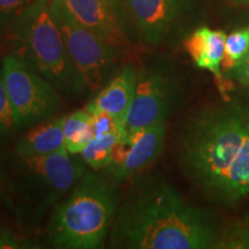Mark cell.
I'll return each instance as SVG.
<instances>
[{"instance_id":"1","label":"cell","mask_w":249,"mask_h":249,"mask_svg":"<svg viewBox=\"0 0 249 249\" xmlns=\"http://www.w3.org/2000/svg\"><path fill=\"white\" fill-rule=\"evenodd\" d=\"M177 156L205 200L224 207L248 202V99H224L193 112L180 130Z\"/></svg>"},{"instance_id":"2","label":"cell","mask_w":249,"mask_h":249,"mask_svg":"<svg viewBox=\"0 0 249 249\" xmlns=\"http://www.w3.org/2000/svg\"><path fill=\"white\" fill-rule=\"evenodd\" d=\"M220 224L187 202L166 180L134 177L118 204L107 238L116 249H216Z\"/></svg>"},{"instance_id":"3","label":"cell","mask_w":249,"mask_h":249,"mask_svg":"<svg viewBox=\"0 0 249 249\" xmlns=\"http://www.w3.org/2000/svg\"><path fill=\"white\" fill-rule=\"evenodd\" d=\"M87 170L80 155L66 150L23 157L14 150L0 154L1 204L24 230L34 231L66 196Z\"/></svg>"},{"instance_id":"4","label":"cell","mask_w":249,"mask_h":249,"mask_svg":"<svg viewBox=\"0 0 249 249\" xmlns=\"http://www.w3.org/2000/svg\"><path fill=\"white\" fill-rule=\"evenodd\" d=\"M119 185L105 172L86 170L50 213L49 245L58 249L104 247L121 197Z\"/></svg>"},{"instance_id":"5","label":"cell","mask_w":249,"mask_h":249,"mask_svg":"<svg viewBox=\"0 0 249 249\" xmlns=\"http://www.w3.org/2000/svg\"><path fill=\"white\" fill-rule=\"evenodd\" d=\"M13 53L53 85L64 97L81 98L88 91L74 66L51 13L50 0H37L11 28Z\"/></svg>"},{"instance_id":"6","label":"cell","mask_w":249,"mask_h":249,"mask_svg":"<svg viewBox=\"0 0 249 249\" xmlns=\"http://www.w3.org/2000/svg\"><path fill=\"white\" fill-rule=\"evenodd\" d=\"M182 98L181 80L169 60L157 58L141 62L136 67L135 93L124 130L135 132L167 123Z\"/></svg>"},{"instance_id":"7","label":"cell","mask_w":249,"mask_h":249,"mask_svg":"<svg viewBox=\"0 0 249 249\" xmlns=\"http://www.w3.org/2000/svg\"><path fill=\"white\" fill-rule=\"evenodd\" d=\"M51 13L65 46L90 92H98L119 71L123 49L112 45L80 24L59 2L51 0Z\"/></svg>"},{"instance_id":"8","label":"cell","mask_w":249,"mask_h":249,"mask_svg":"<svg viewBox=\"0 0 249 249\" xmlns=\"http://www.w3.org/2000/svg\"><path fill=\"white\" fill-rule=\"evenodd\" d=\"M1 70L18 132L60 116L64 96L50 81L14 53L5 55Z\"/></svg>"},{"instance_id":"9","label":"cell","mask_w":249,"mask_h":249,"mask_svg":"<svg viewBox=\"0 0 249 249\" xmlns=\"http://www.w3.org/2000/svg\"><path fill=\"white\" fill-rule=\"evenodd\" d=\"M121 20H129L144 43H169L191 9V0H114Z\"/></svg>"},{"instance_id":"10","label":"cell","mask_w":249,"mask_h":249,"mask_svg":"<svg viewBox=\"0 0 249 249\" xmlns=\"http://www.w3.org/2000/svg\"><path fill=\"white\" fill-rule=\"evenodd\" d=\"M167 123L123 134L111 163L104 169L119 183L132 180L158 160L165 148Z\"/></svg>"},{"instance_id":"11","label":"cell","mask_w":249,"mask_h":249,"mask_svg":"<svg viewBox=\"0 0 249 249\" xmlns=\"http://www.w3.org/2000/svg\"><path fill=\"white\" fill-rule=\"evenodd\" d=\"M80 24L112 45L124 50L128 35L114 0H54Z\"/></svg>"},{"instance_id":"12","label":"cell","mask_w":249,"mask_h":249,"mask_svg":"<svg viewBox=\"0 0 249 249\" xmlns=\"http://www.w3.org/2000/svg\"><path fill=\"white\" fill-rule=\"evenodd\" d=\"M136 66L129 62L121 65L119 71L104 88L96 92L86 107L90 113H107L124 127L135 93Z\"/></svg>"},{"instance_id":"13","label":"cell","mask_w":249,"mask_h":249,"mask_svg":"<svg viewBox=\"0 0 249 249\" xmlns=\"http://www.w3.org/2000/svg\"><path fill=\"white\" fill-rule=\"evenodd\" d=\"M226 33L208 27H200L183 40V48L200 70L213 74L222 82V66L225 55Z\"/></svg>"},{"instance_id":"14","label":"cell","mask_w":249,"mask_h":249,"mask_svg":"<svg viewBox=\"0 0 249 249\" xmlns=\"http://www.w3.org/2000/svg\"><path fill=\"white\" fill-rule=\"evenodd\" d=\"M65 116H57L26 129L13 150L23 157H37L58 154L65 149Z\"/></svg>"},{"instance_id":"15","label":"cell","mask_w":249,"mask_h":249,"mask_svg":"<svg viewBox=\"0 0 249 249\" xmlns=\"http://www.w3.org/2000/svg\"><path fill=\"white\" fill-rule=\"evenodd\" d=\"M91 118L92 114L87 108L65 116L64 140L68 154L80 155L93 139Z\"/></svg>"},{"instance_id":"16","label":"cell","mask_w":249,"mask_h":249,"mask_svg":"<svg viewBox=\"0 0 249 249\" xmlns=\"http://www.w3.org/2000/svg\"><path fill=\"white\" fill-rule=\"evenodd\" d=\"M124 133V130L110 133L102 138H93L80 154L87 166L96 171L104 170L111 163L114 149Z\"/></svg>"},{"instance_id":"17","label":"cell","mask_w":249,"mask_h":249,"mask_svg":"<svg viewBox=\"0 0 249 249\" xmlns=\"http://www.w3.org/2000/svg\"><path fill=\"white\" fill-rule=\"evenodd\" d=\"M216 249H249V211L220 224Z\"/></svg>"},{"instance_id":"18","label":"cell","mask_w":249,"mask_h":249,"mask_svg":"<svg viewBox=\"0 0 249 249\" xmlns=\"http://www.w3.org/2000/svg\"><path fill=\"white\" fill-rule=\"evenodd\" d=\"M249 53V26L234 30L226 36L225 55L223 66L226 70H234Z\"/></svg>"},{"instance_id":"19","label":"cell","mask_w":249,"mask_h":249,"mask_svg":"<svg viewBox=\"0 0 249 249\" xmlns=\"http://www.w3.org/2000/svg\"><path fill=\"white\" fill-rule=\"evenodd\" d=\"M18 133V130L15 124L13 108L9 102L4 74L0 67V145L11 140Z\"/></svg>"},{"instance_id":"20","label":"cell","mask_w":249,"mask_h":249,"mask_svg":"<svg viewBox=\"0 0 249 249\" xmlns=\"http://www.w3.org/2000/svg\"><path fill=\"white\" fill-rule=\"evenodd\" d=\"M37 0H0V27L11 28L17 18Z\"/></svg>"},{"instance_id":"21","label":"cell","mask_w":249,"mask_h":249,"mask_svg":"<svg viewBox=\"0 0 249 249\" xmlns=\"http://www.w3.org/2000/svg\"><path fill=\"white\" fill-rule=\"evenodd\" d=\"M36 249L42 248L36 241L21 238L7 226H0V249Z\"/></svg>"},{"instance_id":"22","label":"cell","mask_w":249,"mask_h":249,"mask_svg":"<svg viewBox=\"0 0 249 249\" xmlns=\"http://www.w3.org/2000/svg\"><path fill=\"white\" fill-rule=\"evenodd\" d=\"M92 114V113H91ZM93 138H102L113 132H123L124 127L107 113H95L91 118Z\"/></svg>"},{"instance_id":"23","label":"cell","mask_w":249,"mask_h":249,"mask_svg":"<svg viewBox=\"0 0 249 249\" xmlns=\"http://www.w3.org/2000/svg\"><path fill=\"white\" fill-rule=\"evenodd\" d=\"M233 71H234L236 80H238L242 86H245L246 88L249 89V53L246 55L244 60H242Z\"/></svg>"},{"instance_id":"24","label":"cell","mask_w":249,"mask_h":249,"mask_svg":"<svg viewBox=\"0 0 249 249\" xmlns=\"http://www.w3.org/2000/svg\"><path fill=\"white\" fill-rule=\"evenodd\" d=\"M1 200H2V193H1V187H0V203H1Z\"/></svg>"},{"instance_id":"25","label":"cell","mask_w":249,"mask_h":249,"mask_svg":"<svg viewBox=\"0 0 249 249\" xmlns=\"http://www.w3.org/2000/svg\"><path fill=\"white\" fill-rule=\"evenodd\" d=\"M239 1H242V2H246V4H249V0H239Z\"/></svg>"}]
</instances>
